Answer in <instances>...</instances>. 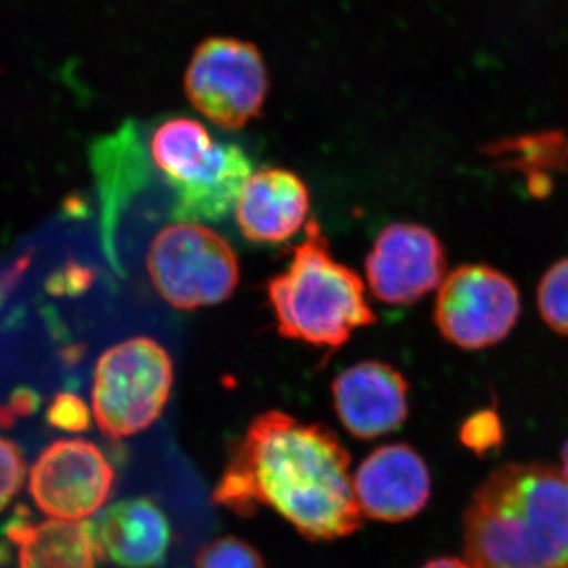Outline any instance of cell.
<instances>
[{"instance_id": "cell-1", "label": "cell", "mask_w": 568, "mask_h": 568, "mask_svg": "<svg viewBox=\"0 0 568 568\" xmlns=\"http://www.w3.org/2000/svg\"><path fill=\"white\" fill-rule=\"evenodd\" d=\"M349 465L331 428L267 410L250 424L213 500L242 517L271 507L310 540H335L362 526Z\"/></svg>"}, {"instance_id": "cell-2", "label": "cell", "mask_w": 568, "mask_h": 568, "mask_svg": "<svg viewBox=\"0 0 568 568\" xmlns=\"http://www.w3.org/2000/svg\"><path fill=\"white\" fill-rule=\"evenodd\" d=\"M466 559L474 568H568V485L555 467H497L470 499Z\"/></svg>"}, {"instance_id": "cell-3", "label": "cell", "mask_w": 568, "mask_h": 568, "mask_svg": "<svg viewBox=\"0 0 568 568\" xmlns=\"http://www.w3.org/2000/svg\"><path fill=\"white\" fill-rule=\"evenodd\" d=\"M361 276L335 260L320 220L306 224L284 271L267 283L280 335L315 347L336 349L355 331L377 323Z\"/></svg>"}, {"instance_id": "cell-4", "label": "cell", "mask_w": 568, "mask_h": 568, "mask_svg": "<svg viewBox=\"0 0 568 568\" xmlns=\"http://www.w3.org/2000/svg\"><path fill=\"white\" fill-rule=\"evenodd\" d=\"M152 162L174 190L178 222H219L241 196L253 164L244 149L220 144L186 115L164 119L151 134Z\"/></svg>"}, {"instance_id": "cell-5", "label": "cell", "mask_w": 568, "mask_h": 568, "mask_svg": "<svg viewBox=\"0 0 568 568\" xmlns=\"http://www.w3.org/2000/svg\"><path fill=\"white\" fill-rule=\"evenodd\" d=\"M174 384L170 353L156 339L134 336L104 351L93 372L92 409L100 432L122 439L160 416Z\"/></svg>"}, {"instance_id": "cell-6", "label": "cell", "mask_w": 568, "mask_h": 568, "mask_svg": "<svg viewBox=\"0 0 568 568\" xmlns=\"http://www.w3.org/2000/svg\"><path fill=\"white\" fill-rule=\"evenodd\" d=\"M145 264L156 293L178 310L222 304L241 280L233 246L201 223L163 227L149 246Z\"/></svg>"}, {"instance_id": "cell-7", "label": "cell", "mask_w": 568, "mask_h": 568, "mask_svg": "<svg viewBox=\"0 0 568 568\" xmlns=\"http://www.w3.org/2000/svg\"><path fill=\"white\" fill-rule=\"evenodd\" d=\"M268 88L267 65L256 44L231 37L201 41L183 77L194 110L227 132L263 114Z\"/></svg>"}, {"instance_id": "cell-8", "label": "cell", "mask_w": 568, "mask_h": 568, "mask_svg": "<svg viewBox=\"0 0 568 568\" xmlns=\"http://www.w3.org/2000/svg\"><path fill=\"white\" fill-rule=\"evenodd\" d=\"M519 308L517 286L508 276L487 265H463L440 284L435 321L454 345L484 349L510 334Z\"/></svg>"}, {"instance_id": "cell-9", "label": "cell", "mask_w": 568, "mask_h": 568, "mask_svg": "<svg viewBox=\"0 0 568 568\" xmlns=\"http://www.w3.org/2000/svg\"><path fill=\"white\" fill-rule=\"evenodd\" d=\"M114 470L95 444L63 439L48 447L31 473V495L48 517L78 523L106 503Z\"/></svg>"}, {"instance_id": "cell-10", "label": "cell", "mask_w": 568, "mask_h": 568, "mask_svg": "<svg viewBox=\"0 0 568 568\" xmlns=\"http://www.w3.org/2000/svg\"><path fill=\"white\" fill-rule=\"evenodd\" d=\"M446 253L425 226L392 223L377 235L366 254V283L387 305L416 304L444 282Z\"/></svg>"}, {"instance_id": "cell-11", "label": "cell", "mask_w": 568, "mask_h": 568, "mask_svg": "<svg viewBox=\"0 0 568 568\" xmlns=\"http://www.w3.org/2000/svg\"><path fill=\"white\" fill-rule=\"evenodd\" d=\"M339 422L358 439L395 432L409 410V384L394 366L381 361L358 362L332 383Z\"/></svg>"}, {"instance_id": "cell-12", "label": "cell", "mask_w": 568, "mask_h": 568, "mask_svg": "<svg viewBox=\"0 0 568 568\" xmlns=\"http://www.w3.org/2000/svg\"><path fill=\"white\" fill-rule=\"evenodd\" d=\"M353 487L362 515L398 523L420 514L429 499L432 478L413 447L390 444L376 448L364 459Z\"/></svg>"}, {"instance_id": "cell-13", "label": "cell", "mask_w": 568, "mask_h": 568, "mask_svg": "<svg viewBox=\"0 0 568 568\" xmlns=\"http://www.w3.org/2000/svg\"><path fill=\"white\" fill-rule=\"evenodd\" d=\"M310 192L297 174L283 168H263L250 175L235 203V222L253 244L276 245L304 227Z\"/></svg>"}, {"instance_id": "cell-14", "label": "cell", "mask_w": 568, "mask_h": 568, "mask_svg": "<svg viewBox=\"0 0 568 568\" xmlns=\"http://www.w3.org/2000/svg\"><path fill=\"white\" fill-rule=\"evenodd\" d=\"M97 558L122 568L162 566L170 548L171 529L151 499L121 500L85 521Z\"/></svg>"}, {"instance_id": "cell-15", "label": "cell", "mask_w": 568, "mask_h": 568, "mask_svg": "<svg viewBox=\"0 0 568 568\" xmlns=\"http://www.w3.org/2000/svg\"><path fill=\"white\" fill-rule=\"evenodd\" d=\"M95 549L85 521L50 519L20 547L21 568H95Z\"/></svg>"}, {"instance_id": "cell-16", "label": "cell", "mask_w": 568, "mask_h": 568, "mask_svg": "<svg viewBox=\"0 0 568 568\" xmlns=\"http://www.w3.org/2000/svg\"><path fill=\"white\" fill-rule=\"evenodd\" d=\"M538 308L552 331L568 336V257L552 265L541 278Z\"/></svg>"}, {"instance_id": "cell-17", "label": "cell", "mask_w": 568, "mask_h": 568, "mask_svg": "<svg viewBox=\"0 0 568 568\" xmlns=\"http://www.w3.org/2000/svg\"><path fill=\"white\" fill-rule=\"evenodd\" d=\"M196 568H264L260 552L239 538L226 537L201 549Z\"/></svg>"}, {"instance_id": "cell-18", "label": "cell", "mask_w": 568, "mask_h": 568, "mask_svg": "<svg viewBox=\"0 0 568 568\" xmlns=\"http://www.w3.org/2000/svg\"><path fill=\"white\" fill-rule=\"evenodd\" d=\"M519 152L518 164L528 168L530 174H537V170L544 168H558L567 162L568 144L558 134L549 136L528 138L517 144Z\"/></svg>"}, {"instance_id": "cell-19", "label": "cell", "mask_w": 568, "mask_h": 568, "mask_svg": "<svg viewBox=\"0 0 568 568\" xmlns=\"http://www.w3.org/2000/svg\"><path fill=\"white\" fill-rule=\"evenodd\" d=\"M26 474L28 465L20 447L0 436V511L6 510L24 487Z\"/></svg>"}, {"instance_id": "cell-20", "label": "cell", "mask_w": 568, "mask_h": 568, "mask_svg": "<svg viewBox=\"0 0 568 568\" xmlns=\"http://www.w3.org/2000/svg\"><path fill=\"white\" fill-rule=\"evenodd\" d=\"M503 437V425L493 410L474 414L462 426L463 444L478 455L499 446Z\"/></svg>"}, {"instance_id": "cell-21", "label": "cell", "mask_w": 568, "mask_h": 568, "mask_svg": "<svg viewBox=\"0 0 568 568\" xmlns=\"http://www.w3.org/2000/svg\"><path fill=\"white\" fill-rule=\"evenodd\" d=\"M47 422L52 428L84 432L91 426V413L80 396L63 392L55 396L48 407Z\"/></svg>"}, {"instance_id": "cell-22", "label": "cell", "mask_w": 568, "mask_h": 568, "mask_svg": "<svg viewBox=\"0 0 568 568\" xmlns=\"http://www.w3.org/2000/svg\"><path fill=\"white\" fill-rule=\"evenodd\" d=\"M40 405L39 395L28 388H20L11 395L9 405L0 406V426L10 428L17 417H28L36 413Z\"/></svg>"}, {"instance_id": "cell-23", "label": "cell", "mask_w": 568, "mask_h": 568, "mask_svg": "<svg viewBox=\"0 0 568 568\" xmlns=\"http://www.w3.org/2000/svg\"><path fill=\"white\" fill-rule=\"evenodd\" d=\"M37 526L32 523V511L29 507L18 506L14 508L13 517L2 526L3 536L9 538L11 544L22 547L33 537Z\"/></svg>"}, {"instance_id": "cell-24", "label": "cell", "mask_w": 568, "mask_h": 568, "mask_svg": "<svg viewBox=\"0 0 568 568\" xmlns=\"http://www.w3.org/2000/svg\"><path fill=\"white\" fill-rule=\"evenodd\" d=\"M54 286L52 290L62 291V293H67V291H80L88 287L89 284V272L85 268L77 267L69 268V271L62 272L58 278L52 280Z\"/></svg>"}, {"instance_id": "cell-25", "label": "cell", "mask_w": 568, "mask_h": 568, "mask_svg": "<svg viewBox=\"0 0 568 568\" xmlns=\"http://www.w3.org/2000/svg\"><path fill=\"white\" fill-rule=\"evenodd\" d=\"M422 568H474L469 562H465V560H459L455 558H440L435 560H429L426 566Z\"/></svg>"}, {"instance_id": "cell-26", "label": "cell", "mask_w": 568, "mask_h": 568, "mask_svg": "<svg viewBox=\"0 0 568 568\" xmlns=\"http://www.w3.org/2000/svg\"><path fill=\"white\" fill-rule=\"evenodd\" d=\"M560 474H562V478L568 485V440L562 448V470H560Z\"/></svg>"}, {"instance_id": "cell-27", "label": "cell", "mask_w": 568, "mask_h": 568, "mask_svg": "<svg viewBox=\"0 0 568 568\" xmlns=\"http://www.w3.org/2000/svg\"><path fill=\"white\" fill-rule=\"evenodd\" d=\"M10 549L7 547V545L0 544V567L6 566V564H9L10 560Z\"/></svg>"}]
</instances>
